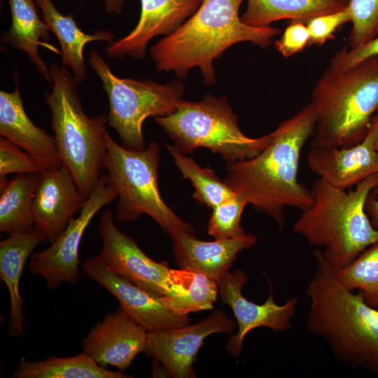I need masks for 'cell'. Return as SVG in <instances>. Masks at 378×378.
<instances>
[{"mask_svg":"<svg viewBox=\"0 0 378 378\" xmlns=\"http://www.w3.org/2000/svg\"><path fill=\"white\" fill-rule=\"evenodd\" d=\"M39 172L18 174L11 180L0 176V231L8 236L34 226V197Z\"/></svg>","mask_w":378,"mask_h":378,"instance_id":"cb8c5ba5","label":"cell"},{"mask_svg":"<svg viewBox=\"0 0 378 378\" xmlns=\"http://www.w3.org/2000/svg\"><path fill=\"white\" fill-rule=\"evenodd\" d=\"M167 148L183 178L195 188L192 197L197 202L213 209L237 195L211 169L200 167L174 146L168 145Z\"/></svg>","mask_w":378,"mask_h":378,"instance_id":"83f0119b","label":"cell"},{"mask_svg":"<svg viewBox=\"0 0 378 378\" xmlns=\"http://www.w3.org/2000/svg\"><path fill=\"white\" fill-rule=\"evenodd\" d=\"M51 91L45 99L62 165L68 169L83 195L94 191L105 169L108 115L88 117L72 72L56 63L49 66Z\"/></svg>","mask_w":378,"mask_h":378,"instance_id":"8992f818","label":"cell"},{"mask_svg":"<svg viewBox=\"0 0 378 378\" xmlns=\"http://www.w3.org/2000/svg\"><path fill=\"white\" fill-rule=\"evenodd\" d=\"M125 1L126 0H104L105 11L108 14H121Z\"/></svg>","mask_w":378,"mask_h":378,"instance_id":"8d00e7d4","label":"cell"},{"mask_svg":"<svg viewBox=\"0 0 378 378\" xmlns=\"http://www.w3.org/2000/svg\"><path fill=\"white\" fill-rule=\"evenodd\" d=\"M374 147H375L376 151L378 153V135H377L376 141H375Z\"/></svg>","mask_w":378,"mask_h":378,"instance_id":"74e56055","label":"cell"},{"mask_svg":"<svg viewBox=\"0 0 378 378\" xmlns=\"http://www.w3.org/2000/svg\"><path fill=\"white\" fill-rule=\"evenodd\" d=\"M83 272L111 293L122 307L148 332L189 325L188 315L169 308L162 297L155 295L109 271L97 255L85 261Z\"/></svg>","mask_w":378,"mask_h":378,"instance_id":"5bb4252c","label":"cell"},{"mask_svg":"<svg viewBox=\"0 0 378 378\" xmlns=\"http://www.w3.org/2000/svg\"><path fill=\"white\" fill-rule=\"evenodd\" d=\"M244 0H203L197 10L176 30L150 48V54L158 71L174 72L185 79L198 68L204 82H216L214 61L234 44L249 42L267 48L281 29L246 24L239 15Z\"/></svg>","mask_w":378,"mask_h":378,"instance_id":"7a4b0ae2","label":"cell"},{"mask_svg":"<svg viewBox=\"0 0 378 378\" xmlns=\"http://www.w3.org/2000/svg\"><path fill=\"white\" fill-rule=\"evenodd\" d=\"M316 113L310 102L272 132L269 144L255 157L227 162L224 182L247 204L272 217L284 228V208L304 211L312 202L311 190L298 181L303 146L313 135Z\"/></svg>","mask_w":378,"mask_h":378,"instance_id":"6da1fadb","label":"cell"},{"mask_svg":"<svg viewBox=\"0 0 378 378\" xmlns=\"http://www.w3.org/2000/svg\"><path fill=\"white\" fill-rule=\"evenodd\" d=\"M203 0H140L141 13L136 27L125 36L106 46L108 57L144 58L149 42L176 30L200 6Z\"/></svg>","mask_w":378,"mask_h":378,"instance_id":"e0dca14e","label":"cell"},{"mask_svg":"<svg viewBox=\"0 0 378 378\" xmlns=\"http://www.w3.org/2000/svg\"><path fill=\"white\" fill-rule=\"evenodd\" d=\"M116 198V190L104 173L78 216L49 247L31 254L29 262L31 274L43 277L47 286L53 289L63 283L76 284L81 278L78 251L83 234L95 214Z\"/></svg>","mask_w":378,"mask_h":378,"instance_id":"30bf717a","label":"cell"},{"mask_svg":"<svg viewBox=\"0 0 378 378\" xmlns=\"http://www.w3.org/2000/svg\"><path fill=\"white\" fill-rule=\"evenodd\" d=\"M309 33L304 21H291L281 38L275 41L274 48L284 57H288L309 46Z\"/></svg>","mask_w":378,"mask_h":378,"instance_id":"836d02e7","label":"cell"},{"mask_svg":"<svg viewBox=\"0 0 378 378\" xmlns=\"http://www.w3.org/2000/svg\"><path fill=\"white\" fill-rule=\"evenodd\" d=\"M335 274L346 289L357 290L369 306L378 309V241Z\"/></svg>","mask_w":378,"mask_h":378,"instance_id":"f1b7e54d","label":"cell"},{"mask_svg":"<svg viewBox=\"0 0 378 378\" xmlns=\"http://www.w3.org/2000/svg\"><path fill=\"white\" fill-rule=\"evenodd\" d=\"M48 241L46 234L36 226L22 234L8 236L0 242V276L10 295L8 335H22L25 323L22 312L24 300L20 294V281L27 260L36 247Z\"/></svg>","mask_w":378,"mask_h":378,"instance_id":"44dd1931","label":"cell"},{"mask_svg":"<svg viewBox=\"0 0 378 378\" xmlns=\"http://www.w3.org/2000/svg\"><path fill=\"white\" fill-rule=\"evenodd\" d=\"M105 170L114 186L118 202L117 222H134L143 214L152 218L172 238L182 232H194L163 201L158 188L160 148L151 142L143 150H130L106 134Z\"/></svg>","mask_w":378,"mask_h":378,"instance_id":"ba28073f","label":"cell"},{"mask_svg":"<svg viewBox=\"0 0 378 378\" xmlns=\"http://www.w3.org/2000/svg\"><path fill=\"white\" fill-rule=\"evenodd\" d=\"M314 255L317 267L306 290L307 331L323 340L340 362L378 377V309L359 291L346 289L318 249Z\"/></svg>","mask_w":378,"mask_h":378,"instance_id":"3957f363","label":"cell"},{"mask_svg":"<svg viewBox=\"0 0 378 378\" xmlns=\"http://www.w3.org/2000/svg\"><path fill=\"white\" fill-rule=\"evenodd\" d=\"M37 162L21 148L9 140L0 139V176L10 174L40 172Z\"/></svg>","mask_w":378,"mask_h":378,"instance_id":"1f68e13d","label":"cell"},{"mask_svg":"<svg viewBox=\"0 0 378 378\" xmlns=\"http://www.w3.org/2000/svg\"><path fill=\"white\" fill-rule=\"evenodd\" d=\"M352 24L346 46L358 48L378 36V0H349Z\"/></svg>","mask_w":378,"mask_h":378,"instance_id":"f546056e","label":"cell"},{"mask_svg":"<svg viewBox=\"0 0 378 378\" xmlns=\"http://www.w3.org/2000/svg\"><path fill=\"white\" fill-rule=\"evenodd\" d=\"M311 102L316 113L311 147L360 142L378 111V55L349 68L330 64L312 90Z\"/></svg>","mask_w":378,"mask_h":378,"instance_id":"5b68a950","label":"cell"},{"mask_svg":"<svg viewBox=\"0 0 378 378\" xmlns=\"http://www.w3.org/2000/svg\"><path fill=\"white\" fill-rule=\"evenodd\" d=\"M11 13L10 29L1 41L10 47L24 51L30 62L48 80L52 82L49 70L39 55V46L47 45L50 29L40 18L34 0H8Z\"/></svg>","mask_w":378,"mask_h":378,"instance_id":"603a6c76","label":"cell"},{"mask_svg":"<svg viewBox=\"0 0 378 378\" xmlns=\"http://www.w3.org/2000/svg\"><path fill=\"white\" fill-rule=\"evenodd\" d=\"M378 185V172L348 192L318 178L310 189L313 202L293 225V231L318 250L337 272L378 241V230L371 223L365 204Z\"/></svg>","mask_w":378,"mask_h":378,"instance_id":"277c9868","label":"cell"},{"mask_svg":"<svg viewBox=\"0 0 378 378\" xmlns=\"http://www.w3.org/2000/svg\"><path fill=\"white\" fill-rule=\"evenodd\" d=\"M153 119L183 153L204 147L218 153L227 162L255 157L272 136V132L258 138L246 136L227 98L210 93L197 102L182 99L174 113Z\"/></svg>","mask_w":378,"mask_h":378,"instance_id":"52a82bcc","label":"cell"},{"mask_svg":"<svg viewBox=\"0 0 378 378\" xmlns=\"http://www.w3.org/2000/svg\"><path fill=\"white\" fill-rule=\"evenodd\" d=\"M376 55H378V36L356 48L351 49L346 45L334 55L330 64L340 68H349Z\"/></svg>","mask_w":378,"mask_h":378,"instance_id":"e575fe53","label":"cell"},{"mask_svg":"<svg viewBox=\"0 0 378 378\" xmlns=\"http://www.w3.org/2000/svg\"><path fill=\"white\" fill-rule=\"evenodd\" d=\"M172 238L174 260L181 268L199 271L218 284L237 255L257 242L256 236L252 234L204 241L197 239L192 232H182Z\"/></svg>","mask_w":378,"mask_h":378,"instance_id":"ffe728a7","label":"cell"},{"mask_svg":"<svg viewBox=\"0 0 378 378\" xmlns=\"http://www.w3.org/2000/svg\"><path fill=\"white\" fill-rule=\"evenodd\" d=\"M0 135L29 154L41 171L62 166L54 137L29 118L16 83L14 91H0Z\"/></svg>","mask_w":378,"mask_h":378,"instance_id":"d6986e66","label":"cell"},{"mask_svg":"<svg viewBox=\"0 0 378 378\" xmlns=\"http://www.w3.org/2000/svg\"><path fill=\"white\" fill-rule=\"evenodd\" d=\"M378 111L364 139L350 147H311L307 156L310 170L329 184L346 190L378 172Z\"/></svg>","mask_w":378,"mask_h":378,"instance_id":"9a60e30c","label":"cell"},{"mask_svg":"<svg viewBox=\"0 0 378 378\" xmlns=\"http://www.w3.org/2000/svg\"><path fill=\"white\" fill-rule=\"evenodd\" d=\"M86 199L64 166L40 172L33 202L34 225L52 243L80 211Z\"/></svg>","mask_w":378,"mask_h":378,"instance_id":"ac0fdd59","label":"cell"},{"mask_svg":"<svg viewBox=\"0 0 378 378\" xmlns=\"http://www.w3.org/2000/svg\"><path fill=\"white\" fill-rule=\"evenodd\" d=\"M98 228L102 249L97 257L109 271L152 294L166 295L171 271L166 262H155L146 255L131 236L117 227L109 209L102 213Z\"/></svg>","mask_w":378,"mask_h":378,"instance_id":"8fae6325","label":"cell"},{"mask_svg":"<svg viewBox=\"0 0 378 378\" xmlns=\"http://www.w3.org/2000/svg\"><path fill=\"white\" fill-rule=\"evenodd\" d=\"M147 337L148 331L120 306L90 330L81 342L83 352L103 368L123 372L144 352Z\"/></svg>","mask_w":378,"mask_h":378,"instance_id":"2e32d148","label":"cell"},{"mask_svg":"<svg viewBox=\"0 0 378 378\" xmlns=\"http://www.w3.org/2000/svg\"><path fill=\"white\" fill-rule=\"evenodd\" d=\"M347 4L345 0H247L241 19L246 24L255 27H270L271 23L281 20L306 22L341 10Z\"/></svg>","mask_w":378,"mask_h":378,"instance_id":"d4e9b609","label":"cell"},{"mask_svg":"<svg viewBox=\"0 0 378 378\" xmlns=\"http://www.w3.org/2000/svg\"><path fill=\"white\" fill-rule=\"evenodd\" d=\"M43 13V19L56 38L61 47L64 66L71 69L78 83L88 77L83 50L86 44L92 41H114L113 34L106 30H97L92 34L84 32L78 26L71 14L61 13L51 0H34Z\"/></svg>","mask_w":378,"mask_h":378,"instance_id":"7402d4cb","label":"cell"},{"mask_svg":"<svg viewBox=\"0 0 378 378\" xmlns=\"http://www.w3.org/2000/svg\"><path fill=\"white\" fill-rule=\"evenodd\" d=\"M246 205L247 203L237 194L214 208L208 223L209 235L215 239H227L245 235V231L241 226V218Z\"/></svg>","mask_w":378,"mask_h":378,"instance_id":"4dcf8cb0","label":"cell"},{"mask_svg":"<svg viewBox=\"0 0 378 378\" xmlns=\"http://www.w3.org/2000/svg\"><path fill=\"white\" fill-rule=\"evenodd\" d=\"M345 1H346L347 2L349 1V0H345Z\"/></svg>","mask_w":378,"mask_h":378,"instance_id":"f35d334b","label":"cell"},{"mask_svg":"<svg viewBox=\"0 0 378 378\" xmlns=\"http://www.w3.org/2000/svg\"><path fill=\"white\" fill-rule=\"evenodd\" d=\"M247 280L244 271L236 270L231 272L228 270L218 283V296L223 303L232 309L239 327L237 332L231 336L225 346L235 358L240 356L244 338L251 330L259 327L269 328L275 332L291 329L298 303V298L294 297L284 304H277L270 282L267 300L262 304L251 302L241 293Z\"/></svg>","mask_w":378,"mask_h":378,"instance_id":"7c38bea8","label":"cell"},{"mask_svg":"<svg viewBox=\"0 0 378 378\" xmlns=\"http://www.w3.org/2000/svg\"><path fill=\"white\" fill-rule=\"evenodd\" d=\"M365 209L372 225L378 230V185L368 194Z\"/></svg>","mask_w":378,"mask_h":378,"instance_id":"d590c367","label":"cell"},{"mask_svg":"<svg viewBox=\"0 0 378 378\" xmlns=\"http://www.w3.org/2000/svg\"><path fill=\"white\" fill-rule=\"evenodd\" d=\"M234 320L220 310L192 326L148 332L144 354L160 362L169 377H195L193 363L206 337L213 333L231 334Z\"/></svg>","mask_w":378,"mask_h":378,"instance_id":"4fadbf2b","label":"cell"},{"mask_svg":"<svg viewBox=\"0 0 378 378\" xmlns=\"http://www.w3.org/2000/svg\"><path fill=\"white\" fill-rule=\"evenodd\" d=\"M351 22V15L347 6L344 9L309 19L305 22L312 45H323L327 41L334 38V33L345 23Z\"/></svg>","mask_w":378,"mask_h":378,"instance_id":"d6a6232c","label":"cell"},{"mask_svg":"<svg viewBox=\"0 0 378 378\" xmlns=\"http://www.w3.org/2000/svg\"><path fill=\"white\" fill-rule=\"evenodd\" d=\"M88 63L108 97V126L116 131L125 148L144 149V122L148 117L174 113L183 99L184 84L177 80L161 84L146 78H120L96 49L90 51Z\"/></svg>","mask_w":378,"mask_h":378,"instance_id":"9c48e42d","label":"cell"},{"mask_svg":"<svg viewBox=\"0 0 378 378\" xmlns=\"http://www.w3.org/2000/svg\"><path fill=\"white\" fill-rule=\"evenodd\" d=\"M218 296V284L199 271L171 269L168 291L162 298L174 312L188 315L209 310Z\"/></svg>","mask_w":378,"mask_h":378,"instance_id":"484cf974","label":"cell"},{"mask_svg":"<svg viewBox=\"0 0 378 378\" xmlns=\"http://www.w3.org/2000/svg\"><path fill=\"white\" fill-rule=\"evenodd\" d=\"M13 378H127L121 371H111L99 365L82 352L72 357L48 356L31 362L22 359L13 373Z\"/></svg>","mask_w":378,"mask_h":378,"instance_id":"4316f807","label":"cell"}]
</instances>
